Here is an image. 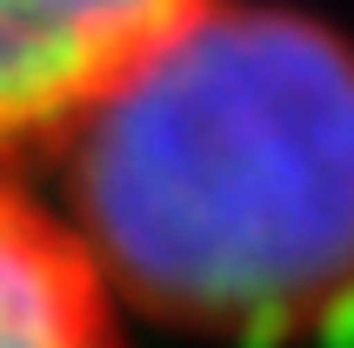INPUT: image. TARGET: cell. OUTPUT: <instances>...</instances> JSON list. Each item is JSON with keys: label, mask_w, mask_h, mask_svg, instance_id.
<instances>
[{"label": "cell", "mask_w": 354, "mask_h": 348, "mask_svg": "<svg viewBox=\"0 0 354 348\" xmlns=\"http://www.w3.org/2000/svg\"><path fill=\"white\" fill-rule=\"evenodd\" d=\"M0 348H120V302L54 208L0 174Z\"/></svg>", "instance_id": "obj_3"}, {"label": "cell", "mask_w": 354, "mask_h": 348, "mask_svg": "<svg viewBox=\"0 0 354 348\" xmlns=\"http://www.w3.org/2000/svg\"><path fill=\"white\" fill-rule=\"evenodd\" d=\"M194 0H0V161L54 141L74 107Z\"/></svg>", "instance_id": "obj_2"}, {"label": "cell", "mask_w": 354, "mask_h": 348, "mask_svg": "<svg viewBox=\"0 0 354 348\" xmlns=\"http://www.w3.org/2000/svg\"><path fill=\"white\" fill-rule=\"evenodd\" d=\"M67 234L114 302L241 342L354 308V40L194 0L60 128Z\"/></svg>", "instance_id": "obj_1"}]
</instances>
